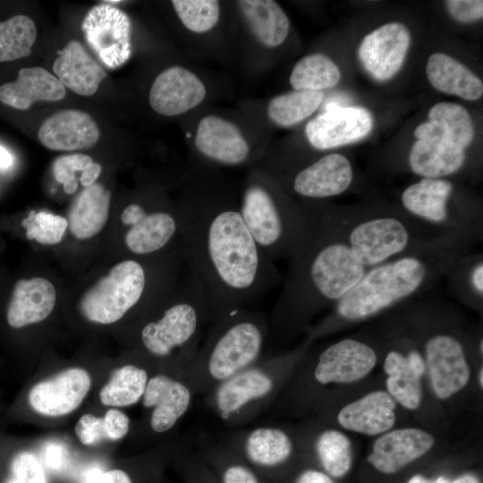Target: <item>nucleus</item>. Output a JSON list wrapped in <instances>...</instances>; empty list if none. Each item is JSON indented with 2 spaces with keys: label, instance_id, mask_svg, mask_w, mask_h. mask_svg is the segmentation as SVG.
I'll return each instance as SVG.
<instances>
[{
  "label": "nucleus",
  "instance_id": "f257e3e1",
  "mask_svg": "<svg viewBox=\"0 0 483 483\" xmlns=\"http://www.w3.org/2000/svg\"><path fill=\"white\" fill-rule=\"evenodd\" d=\"M182 261L199 281L210 321L260 301L282 283L228 196L196 184L178 208Z\"/></svg>",
  "mask_w": 483,
  "mask_h": 483
},
{
  "label": "nucleus",
  "instance_id": "f03ea898",
  "mask_svg": "<svg viewBox=\"0 0 483 483\" xmlns=\"http://www.w3.org/2000/svg\"><path fill=\"white\" fill-rule=\"evenodd\" d=\"M321 205L303 204L308 232L288 259V272L269 320L270 334L276 338L297 334L316 312L335 305L369 270Z\"/></svg>",
  "mask_w": 483,
  "mask_h": 483
},
{
  "label": "nucleus",
  "instance_id": "7ed1b4c3",
  "mask_svg": "<svg viewBox=\"0 0 483 483\" xmlns=\"http://www.w3.org/2000/svg\"><path fill=\"white\" fill-rule=\"evenodd\" d=\"M477 241L449 236L415 248L369 270L334 307L335 319L369 318L431 289Z\"/></svg>",
  "mask_w": 483,
  "mask_h": 483
},
{
  "label": "nucleus",
  "instance_id": "20e7f679",
  "mask_svg": "<svg viewBox=\"0 0 483 483\" xmlns=\"http://www.w3.org/2000/svg\"><path fill=\"white\" fill-rule=\"evenodd\" d=\"M270 335L264 312L241 308L210 321L192 360L181 375L195 396H205L218 385L264 356Z\"/></svg>",
  "mask_w": 483,
  "mask_h": 483
},
{
  "label": "nucleus",
  "instance_id": "39448f33",
  "mask_svg": "<svg viewBox=\"0 0 483 483\" xmlns=\"http://www.w3.org/2000/svg\"><path fill=\"white\" fill-rule=\"evenodd\" d=\"M209 323L210 313L202 288L188 270L185 281L158 315L141 326L139 340L147 354L166 360L172 374L181 377L197 353Z\"/></svg>",
  "mask_w": 483,
  "mask_h": 483
},
{
  "label": "nucleus",
  "instance_id": "423d86ee",
  "mask_svg": "<svg viewBox=\"0 0 483 483\" xmlns=\"http://www.w3.org/2000/svg\"><path fill=\"white\" fill-rule=\"evenodd\" d=\"M259 176L254 174L243 191L239 206L242 216L270 260L289 259L307 234V210L281 194L262 174Z\"/></svg>",
  "mask_w": 483,
  "mask_h": 483
},
{
  "label": "nucleus",
  "instance_id": "0eeeda50",
  "mask_svg": "<svg viewBox=\"0 0 483 483\" xmlns=\"http://www.w3.org/2000/svg\"><path fill=\"white\" fill-rule=\"evenodd\" d=\"M298 357L263 356L202 397L204 407L228 428H243L273 404Z\"/></svg>",
  "mask_w": 483,
  "mask_h": 483
},
{
  "label": "nucleus",
  "instance_id": "6e6552de",
  "mask_svg": "<svg viewBox=\"0 0 483 483\" xmlns=\"http://www.w3.org/2000/svg\"><path fill=\"white\" fill-rule=\"evenodd\" d=\"M453 191L450 180L422 178L402 191L401 208L434 229L479 242L483 235L481 211L453 203Z\"/></svg>",
  "mask_w": 483,
  "mask_h": 483
},
{
  "label": "nucleus",
  "instance_id": "1a4fd4ad",
  "mask_svg": "<svg viewBox=\"0 0 483 483\" xmlns=\"http://www.w3.org/2000/svg\"><path fill=\"white\" fill-rule=\"evenodd\" d=\"M148 276V267L139 260L117 263L83 293L79 301L80 314L97 324L119 321L145 297Z\"/></svg>",
  "mask_w": 483,
  "mask_h": 483
},
{
  "label": "nucleus",
  "instance_id": "9d476101",
  "mask_svg": "<svg viewBox=\"0 0 483 483\" xmlns=\"http://www.w3.org/2000/svg\"><path fill=\"white\" fill-rule=\"evenodd\" d=\"M120 219L127 228L124 244L132 254L154 255L172 244L179 246L181 220L178 209L148 210L142 204L132 202L123 208Z\"/></svg>",
  "mask_w": 483,
  "mask_h": 483
},
{
  "label": "nucleus",
  "instance_id": "9b49d317",
  "mask_svg": "<svg viewBox=\"0 0 483 483\" xmlns=\"http://www.w3.org/2000/svg\"><path fill=\"white\" fill-rule=\"evenodd\" d=\"M217 436L258 474L279 469L290 461L294 451L292 437L284 428L277 426L237 428Z\"/></svg>",
  "mask_w": 483,
  "mask_h": 483
},
{
  "label": "nucleus",
  "instance_id": "f8f14e48",
  "mask_svg": "<svg viewBox=\"0 0 483 483\" xmlns=\"http://www.w3.org/2000/svg\"><path fill=\"white\" fill-rule=\"evenodd\" d=\"M85 39L109 68L123 65L131 55V21L122 10L107 4L93 6L83 19Z\"/></svg>",
  "mask_w": 483,
  "mask_h": 483
},
{
  "label": "nucleus",
  "instance_id": "ddd939ff",
  "mask_svg": "<svg viewBox=\"0 0 483 483\" xmlns=\"http://www.w3.org/2000/svg\"><path fill=\"white\" fill-rule=\"evenodd\" d=\"M372 128L373 117L368 109L330 103L324 113L308 123L305 133L314 148L327 150L356 142Z\"/></svg>",
  "mask_w": 483,
  "mask_h": 483
},
{
  "label": "nucleus",
  "instance_id": "4468645a",
  "mask_svg": "<svg viewBox=\"0 0 483 483\" xmlns=\"http://www.w3.org/2000/svg\"><path fill=\"white\" fill-rule=\"evenodd\" d=\"M377 363V353L365 342L345 338L331 343L318 355L312 367L314 383H349L367 376Z\"/></svg>",
  "mask_w": 483,
  "mask_h": 483
},
{
  "label": "nucleus",
  "instance_id": "2eb2a0df",
  "mask_svg": "<svg viewBox=\"0 0 483 483\" xmlns=\"http://www.w3.org/2000/svg\"><path fill=\"white\" fill-rule=\"evenodd\" d=\"M194 397L181 377L167 372L151 376L142 396L143 406L150 410V429L156 434L173 429L191 410Z\"/></svg>",
  "mask_w": 483,
  "mask_h": 483
},
{
  "label": "nucleus",
  "instance_id": "dca6fc26",
  "mask_svg": "<svg viewBox=\"0 0 483 483\" xmlns=\"http://www.w3.org/2000/svg\"><path fill=\"white\" fill-rule=\"evenodd\" d=\"M410 41V31L404 24L389 22L363 38L358 56L373 78L386 80L394 77L402 67Z\"/></svg>",
  "mask_w": 483,
  "mask_h": 483
},
{
  "label": "nucleus",
  "instance_id": "f3484780",
  "mask_svg": "<svg viewBox=\"0 0 483 483\" xmlns=\"http://www.w3.org/2000/svg\"><path fill=\"white\" fill-rule=\"evenodd\" d=\"M427 365L436 394L445 399L462 390L470 379V367L460 340L437 333L425 343Z\"/></svg>",
  "mask_w": 483,
  "mask_h": 483
},
{
  "label": "nucleus",
  "instance_id": "a211bd4d",
  "mask_svg": "<svg viewBox=\"0 0 483 483\" xmlns=\"http://www.w3.org/2000/svg\"><path fill=\"white\" fill-rule=\"evenodd\" d=\"M90 386V376L84 369L69 368L37 383L30 391L29 402L41 415L64 416L80 406Z\"/></svg>",
  "mask_w": 483,
  "mask_h": 483
},
{
  "label": "nucleus",
  "instance_id": "6ab92c4d",
  "mask_svg": "<svg viewBox=\"0 0 483 483\" xmlns=\"http://www.w3.org/2000/svg\"><path fill=\"white\" fill-rule=\"evenodd\" d=\"M353 181L350 160L339 153L325 155L298 170L291 182L298 196L320 200L344 193Z\"/></svg>",
  "mask_w": 483,
  "mask_h": 483
},
{
  "label": "nucleus",
  "instance_id": "aec40b11",
  "mask_svg": "<svg viewBox=\"0 0 483 483\" xmlns=\"http://www.w3.org/2000/svg\"><path fill=\"white\" fill-rule=\"evenodd\" d=\"M205 97L206 88L194 72L182 66H172L155 79L148 101L156 113L175 116L196 107Z\"/></svg>",
  "mask_w": 483,
  "mask_h": 483
},
{
  "label": "nucleus",
  "instance_id": "412c9836",
  "mask_svg": "<svg viewBox=\"0 0 483 483\" xmlns=\"http://www.w3.org/2000/svg\"><path fill=\"white\" fill-rule=\"evenodd\" d=\"M194 143L201 156L224 165H242L250 154L239 128L217 115H207L199 121Z\"/></svg>",
  "mask_w": 483,
  "mask_h": 483
},
{
  "label": "nucleus",
  "instance_id": "4be33fe9",
  "mask_svg": "<svg viewBox=\"0 0 483 483\" xmlns=\"http://www.w3.org/2000/svg\"><path fill=\"white\" fill-rule=\"evenodd\" d=\"M100 131L93 118L77 109L59 111L47 118L38 131L42 145L55 151H72L93 147Z\"/></svg>",
  "mask_w": 483,
  "mask_h": 483
},
{
  "label": "nucleus",
  "instance_id": "5701e85b",
  "mask_svg": "<svg viewBox=\"0 0 483 483\" xmlns=\"http://www.w3.org/2000/svg\"><path fill=\"white\" fill-rule=\"evenodd\" d=\"M434 437L419 428L395 429L379 436L373 445L369 462L383 473H394L425 454Z\"/></svg>",
  "mask_w": 483,
  "mask_h": 483
},
{
  "label": "nucleus",
  "instance_id": "b1692460",
  "mask_svg": "<svg viewBox=\"0 0 483 483\" xmlns=\"http://www.w3.org/2000/svg\"><path fill=\"white\" fill-rule=\"evenodd\" d=\"M56 292L53 284L43 277L16 282L7 309V322L13 328L46 319L55 308Z\"/></svg>",
  "mask_w": 483,
  "mask_h": 483
},
{
  "label": "nucleus",
  "instance_id": "393cba45",
  "mask_svg": "<svg viewBox=\"0 0 483 483\" xmlns=\"http://www.w3.org/2000/svg\"><path fill=\"white\" fill-rule=\"evenodd\" d=\"M53 70L61 83L80 96L94 95L106 77L103 67L77 40H71L59 52Z\"/></svg>",
  "mask_w": 483,
  "mask_h": 483
},
{
  "label": "nucleus",
  "instance_id": "a878e982",
  "mask_svg": "<svg viewBox=\"0 0 483 483\" xmlns=\"http://www.w3.org/2000/svg\"><path fill=\"white\" fill-rule=\"evenodd\" d=\"M61 81L42 67L22 68L16 80L0 86V102L27 110L37 101H58L65 97Z\"/></svg>",
  "mask_w": 483,
  "mask_h": 483
},
{
  "label": "nucleus",
  "instance_id": "bb28decb",
  "mask_svg": "<svg viewBox=\"0 0 483 483\" xmlns=\"http://www.w3.org/2000/svg\"><path fill=\"white\" fill-rule=\"evenodd\" d=\"M394 409L395 402L388 393L375 391L344 406L339 411L337 420L348 430L378 435L394 426Z\"/></svg>",
  "mask_w": 483,
  "mask_h": 483
},
{
  "label": "nucleus",
  "instance_id": "cd10ccee",
  "mask_svg": "<svg viewBox=\"0 0 483 483\" xmlns=\"http://www.w3.org/2000/svg\"><path fill=\"white\" fill-rule=\"evenodd\" d=\"M425 369L424 360L419 351L411 349L407 354L397 350L390 351L384 362L389 394L403 407L417 409L421 402L420 377Z\"/></svg>",
  "mask_w": 483,
  "mask_h": 483
},
{
  "label": "nucleus",
  "instance_id": "c85d7f7f",
  "mask_svg": "<svg viewBox=\"0 0 483 483\" xmlns=\"http://www.w3.org/2000/svg\"><path fill=\"white\" fill-rule=\"evenodd\" d=\"M191 441L206 465L215 468L219 483H263L258 473L218 436L202 431Z\"/></svg>",
  "mask_w": 483,
  "mask_h": 483
},
{
  "label": "nucleus",
  "instance_id": "c756f323",
  "mask_svg": "<svg viewBox=\"0 0 483 483\" xmlns=\"http://www.w3.org/2000/svg\"><path fill=\"white\" fill-rule=\"evenodd\" d=\"M414 135L419 140L439 138L465 150L473 140L474 127L470 114L463 106L440 102L430 108L428 121L419 124Z\"/></svg>",
  "mask_w": 483,
  "mask_h": 483
},
{
  "label": "nucleus",
  "instance_id": "7c9ffc66",
  "mask_svg": "<svg viewBox=\"0 0 483 483\" xmlns=\"http://www.w3.org/2000/svg\"><path fill=\"white\" fill-rule=\"evenodd\" d=\"M465 159L463 149L435 137L416 140L408 163L411 172L422 178H445L457 173Z\"/></svg>",
  "mask_w": 483,
  "mask_h": 483
},
{
  "label": "nucleus",
  "instance_id": "2f4dec72",
  "mask_svg": "<svg viewBox=\"0 0 483 483\" xmlns=\"http://www.w3.org/2000/svg\"><path fill=\"white\" fill-rule=\"evenodd\" d=\"M426 73L430 84L438 91L474 101L481 97V80L468 67L443 54H432L426 65Z\"/></svg>",
  "mask_w": 483,
  "mask_h": 483
},
{
  "label": "nucleus",
  "instance_id": "473e14b6",
  "mask_svg": "<svg viewBox=\"0 0 483 483\" xmlns=\"http://www.w3.org/2000/svg\"><path fill=\"white\" fill-rule=\"evenodd\" d=\"M111 192L99 183L84 188L73 199L68 211V227L80 240L97 234L109 214Z\"/></svg>",
  "mask_w": 483,
  "mask_h": 483
},
{
  "label": "nucleus",
  "instance_id": "72a5a7b5",
  "mask_svg": "<svg viewBox=\"0 0 483 483\" xmlns=\"http://www.w3.org/2000/svg\"><path fill=\"white\" fill-rule=\"evenodd\" d=\"M238 4L251 32L262 45L275 47L286 39L289 19L275 1L242 0Z\"/></svg>",
  "mask_w": 483,
  "mask_h": 483
},
{
  "label": "nucleus",
  "instance_id": "f704fd0d",
  "mask_svg": "<svg viewBox=\"0 0 483 483\" xmlns=\"http://www.w3.org/2000/svg\"><path fill=\"white\" fill-rule=\"evenodd\" d=\"M149 377L145 368L125 364L113 372L109 381L101 388L99 399L108 406L132 405L142 398Z\"/></svg>",
  "mask_w": 483,
  "mask_h": 483
},
{
  "label": "nucleus",
  "instance_id": "c9c22d12",
  "mask_svg": "<svg viewBox=\"0 0 483 483\" xmlns=\"http://www.w3.org/2000/svg\"><path fill=\"white\" fill-rule=\"evenodd\" d=\"M322 91L293 90L273 97L267 115L276 125L289 127L310 116L321 105Z\"/></svg>",
  "mask_w": 483,
  "mask_h": 483
},
{
  "label": "nucleus",
  "instance_id": "e433bc0d",
  "mask_svg": "<svg viewBox=\"0 0 483 483\" xmlns=\"http://www.w3.org/2000/svg\"><path fill=\"white\" fill-rule=\"evenodd\" d=\"M340 78V70L330 58L322 54H312L294 65L290 84L295 90L321 91L335 87Z\"/></svg>",
  "mask_w": 483,
  "mask_h": 483
},
{
  "label": "nucleus",
  "instance_id": "4c0bfd02",
  "mask_svg": "<svg viewBox=\"0 0 483 483\" xmlns=\"http://www.w3.org/2000/svg\"><path fill=\"white\" fill-rule=\"evenodd\" d=\"M452 292L480 306L483 301V255L471 251L462 256L445 275Z\"/></svg>",
  "mask_w": 483,
  "mask_h": 483
},
{
  "label": "nucleus",
  "instance_id": "58836bf2",
  "mask_svg": "<svg viewBox=\"0 0 483 483\" xmlns=\"http://www.w3.org/2000/svg\"><path fill=\"white\" fill-rule=\"evenodd\" d=\"M314 453L323 469L333 477H342L351 468L352 447L348 437L335 429H324L313 440Z\"/></svg>",
  "mask_w": 483,
  "mask_h": 483
},
{
  "label": "nucleus",
  "instance_id": "ea45409f",
  "mask_svg": "<svg viewBox=\"0 0 483 483\" xmlns=\"http://www.w3.org/2000/svg\"><path fill=\"white\" fill-rule=\"evenodd\" d=\"M36 38L37 28L29 16L15 15L0 21V62L30 55Z\"/></svg>",
  "mask_w": 483,
  "mask_h": 483
},
{
  "label": "nucleus",
  "instance_id": "a19ab883",
  "mask_svg": "<svg viewBox=\"0 0 483 483\" xmlns=\"http://www.w3.org/2000/svg\"><path fill=\"white\" fill-rule=\"evenodd\" d=\"M171 3L182 23L192 32H207L215 27L219 20L218 1L173 0Z\"/></svg>",
  "mask_w": 483,
  "mask_h": 483
},
{
  "label": "nucleus",
  "instance_id": "79ce46f5",
  "mask_svg": "<svg viewBox=\"0 0 483 483\" xmlns=\"http://www.w3.org/2000/svg\"><path fill=\"white\" fill-rule=\"evenodd\" d=\"M26 228V237L41 244H56L60 242L68 227L67 219L52 213L31 211L21 221Z\"/></svg>",
  "mask_w": 483,
  "mask_h": 483
},
{
  "label": "nucleus",
  "instance_id": "37998d69",
  "mask_svg": "<svg viewBox=\"0 0 483 483\" xmlns=\"http://www.w3.org/2000/svg\"><path fill=\"white\" fill-rule=\"evenodd\" d=\"M4 483H47V479L38 458L32 453L21 452L13 458Z\"/></svg>",
  "mask_w": 483,
  "mask_h": 483
},
{
  "label": "nucleus",
  "instance_id": "c03bdc74",
  "mask_svg": "<svg viewBox=\"0 0 483 483\" xmlns=\"http://www.w3.org/2000/svg\"><path fill=\"white\" fill-rule=\"evenodd\" d=\"M92 163V157L80 153L61 156L54 161L53 174L55 180L63 184L64 192L72 194L78 188L75 172H83Z\"/></svg>",
  "mask_w": 483,
  "mask_h": 483
},
{
  "label": "nucleus",
  "instance_id": "a18cd8bd",
  "mask_svg": "<svg viewBox=\"0 0 483 483\" xmlns=\"http://www.w3.org/2000/svg\"><path fill=\"white\" fill-rule=\"evenodd\" d=\"M75 434L81 444L96 445L107 439L104 418L87 413L82 415L75 426Z\"/></svg>",
  "mask_w": 483,
  "mask_h": 483
},
{
  "label": "nucleus",
  "instance_id": "49530a36",
  "mask_svg": "<svg viewBox=\"0 0 483 483\" xmlns=\"http://www.w3.org/2000/svg\"><path fill=\"white\" fill-rule=\"evenodd\" d=\"M445 4L451 16L460 22H472L482 19L481 0H447Z\"/></svg>",
  "mask_w": 483,
  "mask_h": 483
},
{
  "label": "nucleus",
  "instance_id": "de8ad7c7",
  "mask_svg": "<svg viewBox=\"0 0 483 483\" xmlns=\"http://www.w3.org/2000/svg\"><path fill=\"white\" fill-rule=\"evenodd\" d=\"M103 418L108 440H119L127 435L130 419L124 412L117 409H110Z\"/></svg>",
  "mask_w": 483,
  "mask_h": 483
},
{
  "label": "nucleus",
  "instance_id": "09e8293b",
  "mask_svg": "<svg viewBox=\"0 0 483 483\" xmlns=\"http://www.w3.org/2000/svg\"><path fill=\"white\" fill-rule=\"evenodd\" d=\"M89 483H133V481L125 470L114 469L97 474Z\"/></svg>",
  "mask_w": 483,
  "mask_h": 483
},
{
  "label": "nucleus",
  "instance_id": "8fccbe9b",
  "mask_svg": "<svg viewBox=\"0 0 483 483\" xmlns=\"http://www.w3.org/2000/svg\"><path fill=\"white\" fill-rule=\"evenodd\" d=\"M294 483H334L329 476L322 471L308 469L301 472Z\"/></svg>",
  "mask_w": 483,
  "mask_h": 483
},
{
  "label": "nucleus",
  "instance_id": "3c124183",
  "mask_svg": "<svg viewBox=\"0 0 483 483\" xmlns=\"http://www.w3.org/2000/svg\"><path fill=\"white\" fill-rule=\"evenodd\" d=\"M102 167L98 163H92L80 176L79 180L82 186L89 187L95 183L101 173Z\"/></svg>",
  "mask_w": 483,
  "mask_h": 483
},
{
  "label": "nucleus",
  "instance_id": "603ef678",
  "mask_svg": "<svg viewBox=\"0 0 483 483\" xmlns=\"http://www.w3.org/2000/svg\"><path fill=\"white\" fill-rule=\"evenodd\" d=\"M13 164L11 154L2 146H0V168L6 169Z\"/></svg>",
  "mask_w": 483,
  "mask_h": 483
},
{
  "label": "nucleus",
  "instance_id": "864d4df0",
  "mask_svg": "<svg viewBox=\"0 0 483 483\" xmlns=\"http://www.w3.org/2000/svg\"><path fill=\"white\" fill-rule=\"evenodd\" d=\"M450 483H479V481L474 476L467 474L454 479Z\"/></svg>",
  "mask_w": 483,
  "mask_h": 483
},
{
  "label": "nucleus",
  "instance_id": "5fc2aeb1",
  "mask_svg": "<svg viewBox=\"0 0 483 483\" xmlns=\"http://www.w3.org/2000/svg\"><path fill=\"white\" fill-rule=\"evenodd\" d=\"M408 483H430V481L421 475H415L408 481Z\"/></svg>",
  "mask_w": 483,
  "mask_h": 483
},
{
  "label": "nucleus",
  "instance_id": "6e6d98bb",
  "mask_svg": "<svg viewBox=\"0 0 483 483\" xmlns=\"http://www.w3.org/2000/svg\"><path fill=\"white\" fill-rule=\"evenodd\" d=\"M430 483H450V481L445 477H439L434 482Z\"/></svg>",
  "mask_w": 483,
  "mask_h": 483
},
{
  "label": "nucleus",
  "instance_id": "4d7b16f0",
  "mask_svg": "<svg viewBox=\"0 0 483 483\" xmlns=\"http://www.w3.org/2000/svg\"><path fill=\"white\" fill-rule=\"evenodd\" d=\"M479 380L480 386H482L483 385V369H482L479 370Z\"/></svg>",
  "mask_w": 483,
  "mask_h": 483
}]
</instances>
